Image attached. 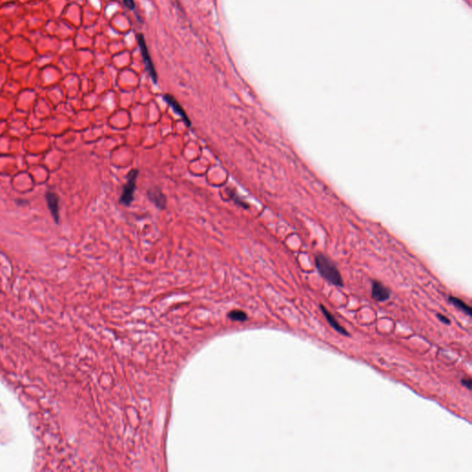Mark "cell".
<instances>
[{"label": "cell", "instance_id": "cell-1", "mask_svg": "<svg viewBox=\"0 0 472 472\" xmlns=\"http://www.w3.org/2000/svg\"><path fill=\"white\" fill-rule=\"evenodd\" d=\"M315 266L319 274L323 278L337 287H343V279L340 270L332 260L324 255H317L315 258Z\"/></svg>", "mask_w": 472, "mask_h": 472}, {"label": "cell", "instance_id": "cell-2", "mask_svg": "<svg viewBox=\"0 0 472 472\" xmlns=\"http://www.w3.org/2000/svg\"><path fill=\"white\" fill-rule=\"evenodd\" d=\"M138 176H139V170L137 169L131 170L129 173L127 183L123 187V192L121 194L120 199H119V203L121 205L129 207L134 200V194L136 191Z\"/></svg>", "mask_w": 472, "mask_h": 472}, {"label": "cell", "instance_id": "cell-3", "mask_svg": "<svg viewBox=\"0 0 472 472\" xmlns=\"http://www.w3.org/2000/svg\"><path fill=\"white\" fill-rule=\"evenodd\" d=\"M138 42H139V48H140V51H141V55L143 56L144 64L146 65V68H147L148 73L150 75L153 82L156 83L158 80L157 73H156V70L154 68V65L152 63V60L150 58V56L148 54V48H147V46H146L145 39H144L142 34H139V36H138Z\"/></svg>", "mask_w": 472, "mask_h": 472}, {"label": "cell", "instance_id": "cell-4", "mask_svg": "<svg viewBox=\"0 0 472 472\" xmlns=\"http://www.w3.org/2000/svg\"><path fill=\"white\" fill-rule=\"evenodd\" d=\"M391 297V292L388 288L384 286L381 282L377 280L373 281L372 285V298L379 303H384L389 301Z\"/></svg>", "mask_w": 472, "mask_h": 472}, {"label": "cell", "instance_id": "cell-5", "mask_svg": "<svg viewBox=\"0 0 472 472\" xmlns=\"http://www.w3.org/2000/svg\"><path fill=\"white\" fill-rule=\"evenodd\" d=\"M47 207L56 223H59V196L53 191H47L46 193Z\"/></svg>", "mask_w": 472, "mask_h": 472}, {"label": "cell", "instance_id": "cell-6", "mask_svg": "<svg viewBox=\"0 0 472 472\" xmlns=\"http://www.w3.org/2000/svg\"><path fill=\"white\" fill-rule=\"evenodd\" d=\"M163 99L172 107V109L174 110V112L176 113V114H178L182 118V120L185 122V126L187 128H190L191 127V120L188 117V115L185 114V110L180 105V103L176 101V98L174 96L170 95V94H165L163 96Z\"/></svg>", "mask_w": 472, "mask_h": 472}, {"label": "cell", "instance_id": "cell-7", "mask_svg": "<svg viewBox=\"0 0 472 472\" xmlns=\"http://www.w3.org/2000/svg\"><path fill=\"white\" fill-rule=\"evenodd\" d=\"M148 199L154 204L158 209L164 210L166 208V196L157 186H153V187H150L148 189Z\"/></svg>", "mask_w": 472, "mask_h": 472}, {"label": "cell", "instance_id": "cell-8", "mask_svg": "<svg viewBox=\"0 0 472 472\" xmlns=\"http://www.w3.org/2000/svg\"><path fill=\"white\" fill-rule=\"evenodd\" d=\"M319 307H320V310H321L322 314L324 315L325 318L326 319V321L328 322V324L330 325V326L333 328L334 330H336V332H338V333H340L341 335H342V336H346V337L347 336H350L349 332L343 327L342 325L340 324L337 321L336 317L326 309V306H323V305H320Z\"/></svg>", "mask_w": 472, "mask_h": 472}, {"label": "cell", "instance_id": "cell-9", "mask_svg": "<svg viewBox=\"0 0 472 472\" xmlns=\"http://www.w3.org/2000/svg\"><path fill=\"white\" fill-rule=\"evenodd\" d=\"M448 301L451 305H453L455 307H456L458 310L462 311L463 313H465L466 315H469L470 317L472 316V306L467 305L464 301H462L461 299L457 298V297L450 296L448 297Z\"/></svg>", "mask_w": 472, "mask_h": 472}, {"label": "cell", "instance_id": "cell-10", "mask_svg": "<svg viewBox=\"0 0 472 472\" xmlns=\"http://www.w3.org/2000/svg\"><path fill=\"white\" fill-rule=\"evenodd\" d=\"M229 318L232 321L243 322L247 319V315L241 310H233L229 313Z\"/></svg>", "mask_w": 472, "mask_h": 472}, {"label": "cell", "instance_id": "cell-11", "mask_svg": "<svg viewBox=\"0 0 472 472\" xmlns=\"http://www.w3.org/2000/svg\"><path fill=\"white\" fill-rule=\"evenodd\" d=\"M461 385L465 387L469 391L472 390V380L471 377H463L461 379Z\"/></svg>", "mask_w": 472, "mask_h": 472}, {"label": "cell", "instance_id": "cell-12", "mask_svg": "<svg viewBox=\"0 0 472 472\" xmlns=\"http://www.w3.org/2000/svg\"><path fill=\"white\" fill-rule=\"evenodd\" d=\"M436 315H437V318H438V319H439V320H440L442 323H444V324L445 325L451 324V320H450L448 317H446L445 315H441V314H437Z\"/></svg>", "mask_w": 472, "mask_h": 472}, {"label": "cell", "instance_id": "cell-13", "mask_svg": "<svg viewBox=\"0 0 472 472\" xmlns=\"http://www.w3.org/2000/svg\"><path fill=\"white\" fill-rule=\"evenodd\" d=\"M124 3L125 5L130 9V10H134L135 9V2L134 0H124Z\"/></svg>", "mask_w": 472, "mask_h": 472}]
</instances>
